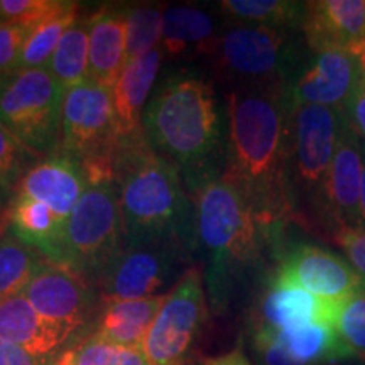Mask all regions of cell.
Returning <instances> with one entry per match:
<instances>
[{"label": "cell", "mask_w": 365, "mask_h": 365, "mask_svg": "<svg viewBox=\"0 0 365 365\" xmlns=\"http://www.w3.org/2000/svg\"><path fill=\"white\" fill-rule=\"evenodd\" d=\"M213 17L198 7H170L163 16V48L181 54L186 48H208L217 41Z\"/></svg>", "instance_id": "obj_25"}, {"label": "cell", "mask_w": 365, "mask_h": 365, "mask_svg": "<svg viewBox=\"0 0 365 365\" xmlns=\"http://www.w3.org/2000/svg\"><path fill=\"white\" fill-rule=\"evenodd\" d=\"M88 180L80 159L54 150L49 158L36 163L22 176L17 195L29 196L48 205L61 220H68L83 196Z\"/></svg>", "instance_id": "obj_17"}, {"label": "cell", "mask_w": 365, "mask_h": 365, "mask_svg": "<svg viewBox=\"0 0 365 365\" xmlns=\"http://www.w3.org/2000/svg\"><path fill=\"white\" fill-rule=\"evenodd\" d=\"M344 303L322 299L299 287L276 286L267 281V289L259 304V319L255 322V330L277 333L291 328L314 325V323L335 325Z\"/></svg>", "instance_id": "obj_18"}, {"label": "cell", "mask_w": 365, "mask_h": 365, "mask_svg": "<svg viewBox=\"0 0 365 365\" xmlns=\"http://www.w3.org/2000/svg\"><path fill=\"white\" fill-rule=\"evenodd\" d=\"M205 365H252V364H250L247 355L244 354V350L235 349L232 350V352L222 355V357L207 360Z\"/></svg>", "instance_id": "obj_40"}, {"label": "cell", "mask_w": 365, "mask_h": 365, "mask_svg": "<svg viewBox=\"0 0 365 365\" xmlns=\"http://www.w3.org/2000/svg\"><path fill=\"white\" fill-rule=\"evenodd\" d=\"M359 227H365V140H362V178H360Z\"/></svg>", "instance_id": "obj_41"}, {"label": "cell", "mask_w": 365, "mask_h": 365, "mask_svg": "<svg viewBox=\"0 0 365 365\" xmlns=\"http://www.w3.org/2000/svg\"><path fill=\"white\" fill-rule=\"evenodd\" d=\"M191 259L185 250L163 244H122L98 274L102 299L130 301L156 296Z\"/></svg>", "instance_id": "obj_12"}, {"label": "cell", "mask_w": 365, "mask_h": 365, "mask_svg": "<svg viewBox=\"0 0 365 365\" xmlns=\"http://www.w3.org/2000/svg\"><path fill=\"white\" fill-rule=\"evenodd\" d=\"M4 19H2V12H0V24H2Z\"/></svg>", "instance_id": "obj_44"}, {"label": "cell", "mask_w": 365, "mask_h": 365, "mask_svg": "<svg viewBox=\"0 0 365 365\" xmlns=\"http://www.w3.org/2000/svg\"><path fill=\"white\" fill-rule=\"evenodd\" d=\"M115 186L124 244H163L198 250L196 212L180 168L150 148L145 134L118 143Z\"/></svg>", "instance_id": "obj_2"}, {"label": "cell", "mask_w": 365, "mask_h": 365, "mask_svg": "<svg viewBox=\"0 0 365 365\" xmlns=\"http://www.w3.org/2000/svg\"><path fill=\"white\" fill-rule=\"evenodd\" d=\"M254 349L259 355L261 365H303L286 352L284 346L276 340L271 331L255 330Z\"/></svg>", "instance_id": "obj_37"}, {"label": "cell", "mask_w": 365, "mask_h": 365, "mask_svg": "<svg viewBox=\"0 0 365 365\" xmlns=\"http://www.w3.org/2000/svg\"><path fill=\"white\" fill-rule=\"evenodd\" d=\"M78 4L66 0L65 7L59 9L53 16L46 17L31 29L24 49H22L17 70H43L51 63L59 41L78 16Z\"/></svg>", "instance_id": "obj_27"}, {"label": "cell", "mask_w": 365, "mask_h": 365, "mask_svg": "<svg viewBox=\"0 0 365 365\" xmlns=\"http://www.w3.org/2000/svg\"><path fill=\"white\" fill-rule=\"evenodd\" d=\"M328 365H365V362L359 359H350V360H344V362H336V364H328Z\"/></svg>", "instance_id": "obj_42"}, {"label": "cell", "mask_w": 365, "mask_h": 365, "mask_svg": "<svg viewBox=\"0 0 365 365\" xmlns=\"http://www.w3.org/2000/svg\"><path fill=\"white\" fill-rule=\"evenodd\" d=\"M49 359L36 357L19 345L0 340V365H53Z\"/></svg>", "instance_id": "obj_39"}, {"label": "cell", "mask_w": 365, "mask_h": 365, "mask_svg": "<svg viewBox=\"0 0 365 365\" xmlns=\"http://www.w3.org/2000/svg\"><path fill=\"white\" fill-rule=\"evenodd\" d=\"M345 259L365 279V227H349L333 234Z\"/></svg>", "instance_id": "obj_36"}, {"label": "cell", "mask_w": 365, "mask_h": 365, "mask_svg": "<svg viewBox=\"0 0 365 365\" xmlns=\"http://www.w3.org/2000/svg\"><path fill=\"white\" fill-rule=\"evenodd\" d=\"M33 27L19 22L0 24V75L17 71L24 44Z\"/></svg>", "instance_id": "obj_35"}, {"label": "cell", "mask_w": 365, "mask_h": 365, "mask_svg": "<svg viewBox=\"0 0 365 365\" xmlns=\"http://www.w3.org/2000/svg\"><path fill=\"white\" fill-rule=\"evenodd\" d=\"M88 78L112 90L125 68L127 9L102 7L91 14Z\"/></svg>", "instance_id": "obj_21"}, {"label": "cell", "mask_w": 365, "mask_h": 365, "mask_svg": "<svg viewBox=\"0 0 365 365\" xmlns=\"http://www.w3.org/2000/svg\"><path fill=\"white\" fill-rule=\"evenodd\" d=\"M335 328L346 350L365 362V289L350 296L341 304Z\"/></svg>", "instance_id": "obj_32"}, {"label": "cell", "mask_w": 365, "mask_h": 365, "mask_svg": "<svg viewBox=\"0 0 365 365\" xmlns=\"http://www.w3.org/2000/svg\"><path fill=\"white\" fill-rule=\"evenodd\" d=\"M181 365H185V364H181Z\"/></svg>", "instance_id": "obj_45"}, {"label": "cell", "mask_w": 365, "mask_h": 365, "mask_svg": "<svg viewBox=\"0 0 365 365\" xmlns=\"http://www.w3.org/2000/svg\"><path fill=\"white\" fill-rule=\"evenodd\" d=\"M205 318L207 303L202 276L196 267L186 269L171 293H168L144 340L143 352L149 364L181 365Z\"/></svg>", "instance_id": "obj_11"}, {"label": "cell", "mask_w": 365, "mask_h": 365, "mask_svg": "<svg viewBox=\"0 0 365 365\" xmlns=\"http://www.w3.org/2000/svg\"><path fill=\"white\" fill-rule=\"evenodd\" d=\"M36 153L0 124V186L9 193L19 186L22 176L31 170L29 164L34 161Z\"/></svg>", "instance_id": "obj_33"}, {"label": "cell", "mask_w": 365, "mask_h": 365, "mask_svg": "<svg viewBox=\"0 0 365 365\" xmlns=\"http://www.w3.org/2000/svg\"><path fill=\"white\" fill-rule=\"evenodd\" d=\"M66 0H0L4 22H19L34 27L46 17L65 7Z\"/></svg>", "instance_id": "obj_34"}, {"label": "cell", "mask_w": 365, "mask_h": 365, "mask_svg": "<svg viewBox=\"0 0 365 365\" xmlns=\"http://www.w3.org/2000/svg\"><path fill=\"white\" fill-rule=\"evenodd\" d=\"M122 244L124 234L115 181L88 185L65 223L59 266L70 267L83 277L98 276Z\"/></svg>", "instance_id": "obj_7"}, {"label": "cell", "mask_w": 365, "mask_h": 365, "mask_svg": "<svg viewBox=\"0 0 365 365\" xmlns=\"http://www.w3.org/2000/svg\"><path fill=\"white\" fill-rule=\"evenodd\" d=\"M65 220H61L48 205L16 195L11 210V234L38 250L48 262L61 264L63 232Z\"/></svg>", "instance_id": "obj_22"}, {"label": "cell", "mask_w": 365, "mask_h": 365, "mask_svg": "<svg viewBox=\"0 0 365 365\" xmlns=\"http://www.w3.org/2000/svg\"><path fill=\"white\" fill-rule=\"evenodd\" d=\"M364 71L360 58L345 49L312 53L286 91L291 108L299 105L345 107Z\"/></svg>", "instance_id": "obj_14"}, {"label": "cell", "mask_w": 365, "mask_h": 365, "mask_svg": "<svg viewBox=\"0 0 365 365\" xmlns=\"http://www.w3.org/2000/svg\"><path fill=\"white\" fill-rule=\"evenodd\" d=\"M272 249L277 254V267L267 279L272 284L299 287L335 303H344L365 289V279L349 261L323 245L304 240L284 242L281 237Z\"/></svg>", "instance_id": "obj_9"}, {"label": "cell", "mask_w": 365, "mask_h": 365, "mask_svg": "<svg viewBox=\"0 0 365 365\" xmlns=\"http://www.w3.org/2000/svg\"><path fill=\"white\" fill-rule=\"evenodd\" d=\"M163 61V49L158 48L144 56L127 63L115 83H113L112 103L115 113L118 139L125 140L144 134L143 117L154 81L158 78Z\"/></svg>", "instance_id": "obj_20"}, {"label": "cell", "mask_w": 365, "mask_h": 365, "mask_svg": "<svg viewBox=\"0 0 365 365\" xmlns=\"http://www.w3.org/2000/svg\"><path fill=\"white\" fill-rule=\"evenodd\" d=\"M227 168L274 244L294 213L293 108L284 91L237 88L228 97Z\"/></svg>", "instance_id": "obj_1"}, {"label": "cell", "mask_w": 365, "mask_h": 365, "mask_svg": "<svg viewBox=\"0 0 365 365\" xmlns=\"http://www.w3.org/2000/svg\"><path fill=\"white\" fill-rule=\"evenodd\" d=\"M301 34L312 53L345 49L359 56L365 48V0L307 2Z\"/></svg>", "instance_id": "obj_16"}, {"label": "cell", "mask_w": 365, "mask_h": 365, "mask_svg": "<svg viewBox=\"0 0 365 365\" xmlns=\"http://www.w3.org/2000/svg\"><path fill=\"white\" fill-rule=\"evenodd\" d=\"M220 11L239 24L301 31L307 2L293 0H223Z\"/></svg>", "instance_id": "obj_26"}, {"label": "cell", "mask_w": 365, "mask_h": 365, "mask_svg": "<svg viewBox=\"0 0 365 365\" xmlns=\"http://www.w3.org/2000/svg\"><path fill=\"white\" fill-rule=\"evenodd\" d=\"M163 16L158 6L127 9L125 65L158 48L163 41Z\"/></svg>", "instance_id": "obj_31"}, {"label": "cell", "mask_w": 365, "mask_h": 365, "mask_svg": "<svg viewBox=\"0 0 365 365\" xmlns=\"http://www.w3.org/2000/svg\"><path fill=\"white\" fill-rule=\"evenodd\" d=\"M144 134L150 148L180 168L195 193L222 176L227 140L215 90L202 76L178 73L156 90L144 110Z\"/></svg>", "instance_id": "obj_3"}, {"label": "cell", "mask_w": 365, "mask_h": 365, "mask_svg": "<svg viewBox=\"0 0 365 365\" xmlns=\"http://www.w3.org/2000/svg\"><path fill=\"white\" fill-rule=\"evenodd\" d=\"M90 21L76 19L59 41L48 70L63 90L88 80Z\"/></svg>", "instance_id": "obj_28"}, {"label": "cell", "mask_w": 365, "mask_h": 365, "mask_svg": "<svg viewBox=\"0 0 365 365\" xmlns=\"http://www.w3.org/2000/svg\"><path fill=\"white\" fill-rule=\"evenodd\" d=\"M166 296L164 293L143 299L105 301L93 333L115 345L143 350L149 328Z\"/></svg>", "instance_id": "obj_23"}, {"label": "cell", "mask_w": 365, "mask_h": 365, "mask_svg": "<svg viewBox=\"0 0 365 365\" xmlns=\"http://www.w3.org/2000/svg\"><path fill=\"white\" fill-rule=\"evenodd\" d=\"M303 48L308 46L296 31L237 24L218 36L210 53L239 88L286 93L309 59Z\"/></svg>", "instance_id": "obj_5"}, {"label": "cell", "mask_w": 365, "mask_h": 365, "mask_svg": "<svg viewBox=\"0 0 365 365\" xmlns=\"http://www.w3.org/2000/svg\"><path fill=\"white\" fill-rule=\"evenodd\" d=\"M345 122L344 107L299 105L293 108L291 190L294 208L301 200L314 213Z\"/></svg>", "instance_id": "obj_8"}, {"label": "cell", "mask_w": 365, "mask_h": 365, "mask_svg": "<svg viewBox=\"0 0 365 365\" xmlns=\"http://www.w3.org/2000/svg\"><path fill=\"white\" fill-rule=\"evenodd\" d=\"M9 195H11V193H9V191L4 188V186H0V203L6 202V200L9 198Z\"/></svg>", "instance_id": "obj_43"}, {"label": "cell", "mask_w": 365, "mask_h": 365, "mask_svg": "<svg viewBox=\"0 0 365 365\" xmlns=\"http://www.w3.org/2000/svg\"><path fill=\"white\" fill-rule=\"evenodd\" d=\"M63 95L48 68L0 75V124L36 154L56 150Z\"/></svg>", "instance_id": "obj_6"}, {"label": "cell", "mask_w": 365, "mask_h": 365, "mask_svg": "<svg viewBox=\"0 0 365 365\" xmlns=\"http://www.w3.org/2000/svg\"><path fill=\"white\" fill-rule=\"evenodd\" d=\"M73 333L39 314L22 294L0 301V340L19 345L36 357L51 360Z\"/></svg>", "instance_id": "obj_19"}, {"label": "cell", "mask_w": 365, "mask_h": 365, "mask_svg": "<svg viewBox=\"0 0 365 365\" xmlns=\"http://www.w3.org/2000/svg\"><path fill=\"white\" fill-rule=\"evenodd\" d=\"M276 340L294 360L303 365H328L355 359L340 340L335 325H314L291 328L274 333Z\"/></svg>", "instance_id": "obj_24"}, {"label": "cell", "mask_w": 365, "mask_h": 365, "mask_svg": "<svg viewBox=\"0 0 365 365\" xmlns=\"http://www.w3.org/2000/svg\"><path fill=\"white\" fill-rule=\"evenodd\" d=\"M118 143L110 90L90 78L65 90L56 150L85 161L113 154Z\"/></svg>", "instance_id": "obj_10"}, {"label": "cell", "mask_w": 365, "mask_h": 365, "mask_svg": "<svg viewBox=\"0 0 365 365\" xmlns=\"http://www.w3.org/2000/svg\"><path fill=\"white\" fill-rule=\"evenodd\" d=\"M22 296L44 318L75 331L86 323L93 308L85 277L53 262H46L36 272Z\"/></svg>", "instance_id": "obj_15"}, {"label": "cell", "mask_w": 365, "mask_h": 365, "mask_svg": "<svg viewBox=\"0 0 365 365\" xmlns=\"http://www.w3.org/2000/svg\"><path fill=\"white\" fill-rule=\"evenodd\" d=\"M198 250L208 255V287L217 304L232 284L257 266L267 235L252 205L230 178L222 175L196 191Z\"/></svg>", "instance_id": "obj_4"}, {"label": "cell", "mask_w": 365, "mask_h": 365, "mask_svg": "<svg viewBox=\"0 0 365 365\" xmlns=\"http://www.w3.org/2000/svg\"><path fill=\"white\" fill-rule=\"evenodd\" d=\"M53 365H150L140 349H127L100 339L91 333L66 352Z\"/></svg>", "instance_id": "obj_30"}, {"label": "cell", "mask_w": 365, "mask_h": 365, "mask_svg": "<svg viewBox=\"0 0 365 365\" xmlns=\"http://www.w3.org/2000/svg\"><path fill=\"white\" fill-rule=\"evenodd\" d=\"M344 110L350 127L357 132L360 139L365 140V71H362V75H360L349 102L345 103Z\"/></svg>", "instance_id": "obj_38"}, {"label": "cell", "mask_w": 365, "mask_h": 365, "mask_svg": "<svg viewBox=\"0 0 365 365\" xmlns=\"http://www.w3.org/2000/svg\"><path fill=\"white\" fill-rule=\"evenodd\" d=\"M360 178H362V139L346 120L313 213L318 218L319 225L328 228L331 234L341 228L359 227Z\"/></svg>", "instance_id": "obj_13"}, {"label": "cell", "mask_w": 365, "mask_h": 365, "mask_svg": "<svg viewBox=\"0 0 365 365\" xmlns=\"http://www.w3.org/2000/svg\"><path fill=\"white\" fill-rule=\"evenodd\" d=\"M48 262L38 250L12 234L0 239V301L24 293L31 279Z\"/></svg>", "instance_id": "obj_29"}]
</instances>
